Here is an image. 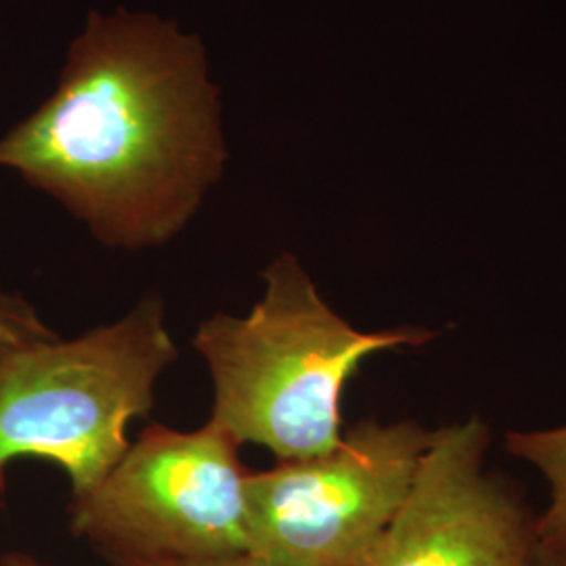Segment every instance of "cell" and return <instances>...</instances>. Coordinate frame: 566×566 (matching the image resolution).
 Segmentation results:
<instances>
[{
	"label": "cell",
	"mask_w": 566,
	"mask_h": 566,
	"mask_svg": "<svg viewBox=\"0 0 566 566\" xmlns=\"http://www.w3.org/2000/svg\"><path fill=\"white\" fill-rule=\"evenodd\" d=\"M224 160L202 44L133 13H91L57 91L0 139L2 168L130 252L175 240Z\"/></svg>",
	"instance_id": "6da1fadb"
},
{
	"label": "cell",
	"mask_w": 566,
	"mask_h": 566,
	"mask_svg": "<svg viewBox=\"0 0 566 566\" xmlns=\"http://www.w3.org/2000/svg\"><path fill=\"white\" fill-rule=\"evenodd\" d=\"M263 280V298L245 315L214 313L191 338L214 388L210 420L240 446L266 447L277 462L313 458L343 439L344 388L365 359L422 346L434 334L353 327L287 252Z\"/></svg>",
	"instance_id": "7a4b0ae2"
},
{
	"label": "cell",
	"mask_w": 566,
	"mask_h": 566,
	"mask_svg": "<svg viewBox=\"0 0 566 566\" xmlns=\"http://www.w3.org/2000/svg\"><path fill=\"white\" fill-rule=\"evenodd\" d=\"M177 359L158 296L78 338H0V470L44 460L72 497L86 495L120 462L128 426L151 411Z\"/></svg>",
	"instance_id": "3957f363"
},
{
	"label": "cell",
	"mask_w": 566,
	"mask_h": 566,
	"mask_svg": "<svg viewBox=\"0 0 566 566\" xmlns=\"http://www.w3.org/2000/svg\"><path fill=\"white\" fill-rule=\"evenodd\" d=\"M242 446L208 420L196 430L147 426L86 495L72 533L109 560H206L248 552Z\"/></svg>",
	"instance_id": "277c9868"
},
{
	"label": "cell",
	"mask_w": 566,
	"mask_h": 566,
	"mask_svg": "<svg viewBox=\"0 0 566 566\" xmlns=\"http://www.w3.org/2000/svg\"><path fill=\"white\" fill-rule=\"evenodd\" d=\"M434 430L359 420L313 458L250 470L248 552L277 566H361L403 504Z\"/></svg>",
	"instance_id": "5b68a950"
},
{
	"label": "cell",
	"mask_w": 566,
	"mask_h": 566,
	"mask_svg": "<svg viewBox=\"0 0 566 566\" xmlns=\"http://www.w3.org/2000/svg\"><path fill=\"white\" fill-rule=\"evenodd\" d=\"M489 426L434 430L409 493L361 566H537L535 521L485 468Z\"/></svg>",
	"instance_id": "8992f818"
},
{
	"label": "cell",
	"mask_w": 566,
	"mask_h": 566,
	"mask_svg": "<svg viewBox=\"0 0 566 566\" xmlns=\"http://www.w3.org/2000/svg\"><path fill=\"white\" fill-rule=\"evenodd\" d=\"M506 449L516 460L539 470L549 489L547 506L535 518L542 554H566V424L546 430H510Z\"/></svg>",
	"instance_id": "52a82bcc"
},
{
	"label": "cell",
	"mask_w": 566,
	"mask_h": 566,
	"mask_svg": "<svg viewBox=\"0 0 566 566\" xmlns=\"http://www.w3.org/2000/svg\"><path fill=\"white\" fill-rule=\"evenodd\" d=\"M55 336L49 329L32 304L23 301L18 294L2 290L0 285V338L7 340H34Z\"/></svg>",
	"instance_id": "ba28073f"
},
{
	"label": "cell",
	"mask_w": 566,
	"mask_h": 566,
	"mask_svg": "<svg viewBox=\"0 0 566 566\" xmlns=\"http://www.w3.org/2000/svg\"><path fill=\"white\" fill-rule=\"evenodd\" d=\"M107 565L112 566H277L266 563L263 558L250 554V552H240V554H229V556H219V558H206V560H109Z\"/></svg>",
	"instance_id": "9c48e42d"
},
{
	"label": "cell",
	"mask_w": 566,
	"mask_h": 566,
	"mask_svg": "<svg viewBox=\"0 0 566 566\" xmlns=\"http://www.w3.org/2000/svg\"><path fill=\"white\" fill-rule=\"evenodd\" d=\"M0 566H55L49 563H42L36 556L25 554V552H9L0 558Z\"/></svg>",
	"instance_id": "30bf717a"
},
{
	"label": "cell",
	"mask_w": 566,
	"mask_h": 566,
	"mask_svg": "<svg viewBox=\"0 0 566 566\" xmlns=\"http://www.w3.org/2000/svg\"><path fill=\"white\" fill-rule=\"evenodd\" d=\"M537 566H566V554H542L537 549Z\"/></svg>",
	"instance_id": "8fae6325"
}]
</instances>
